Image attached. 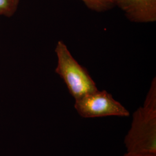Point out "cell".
I'll return each mask as SVG.
<instances>
[{
	"label": "cell",
	"mask_w": 156,
	"mask_h": 156,
	"mask_svg": "<svg viewBox=\"0 0 156 156\" xmlns=\"http://www.w3.org/2000/svg\"><path fill=\"white\" fill-rule=\"evenodd\" d=\"M114 2L131 22H156V0H114Z\"/></svg>",
	"instance_id": "cell-4"
},
{
	"label": "cell",
	"mask_w": 156,
	"mask_h": 156,
	"mask_svg": "<svg viewBox=\"0 0 156 156\" xmlns=\"http://www.w3.org/2000/svg\"><path fill=\"white\" fill-rule=\"evenodd\" d=\"M20 0H0V15L11 17L18 8Z\"/></svg>",
	"instance_id": "cell-6"
},
{
	"label": "cell",
	"mask_w": 156,
	"mask_h": 156,
	"mask_svg": "<svg viewBox=\"0 0 156 156\" xmlns=\"http://www.w3.org/2000/svg\"><path fill=\"white\" fill-rule=\"evenodd\" d=\"M127 152L156 154V78L153 79L143 105L133 115L124 138Z\"/></svg>",
	"instance_id": "cell-1"
},
{
	"label": "cell",
	"mask_w": 156,
	"mask_h": 156,
	"mask_svg": "<svg viewBox=\"0 0 156 156\" xmlns=\"http://www.w3.org/2000/svg\"><path fill=\"white\" fill-rule=\"evenodd\" d=\"M55 52L57 58L55 73L62 79L75 100L98 90L88 71L73 57L62 41L57 42Z\"/></svg>",
	"instance_id": "cell-2"
},
{
	"label": "cell",
	"mask_w": 156,
	"mask_h": 156,
	"mask_svg": "<svg viewBox=\"0 0 156 156\" xmlns=\"http://www.w3.org/2000/svg\"><path fill=\"white\" fill-rule=\"evenodd\" d=\"M74 108L83 118L129 116L128 110L106 90L98 89L75 100Z\"/></svg>",
	"instance_id": "cell-3"
},
{
	"label": "cell",
	"mask_w": 156,
	"mask_h": 156,
	"mask_svg": "<svg viewBox=\"0 0 156 156\" xmlns=\"http://www.w3.org/2000/svg\"><path fill=\"white\" fill-rule=\"evenodd\" d=\"M123 156H156V154H149V153H141L134 152H127Z\"/></svg>",
	"instance_id": "cell-7"
},
{
	"label": "cell",
	"mask_w": 156,
	"mask_h": 156,
	"mask_svg": "<svg viewBox=\"0 0 156 156\" xmlns=\"http://www.w3.org/2000/svg\"><path fill=\"white\" fill-rule=\"evenodd\" d=\"M86 6L93 11L105 12L113 9L115 5L114 0H80Z\"/></svg>",
	"instance_id": "cell-5"
}]
</instances>
